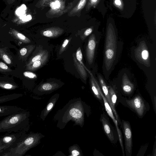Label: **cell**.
<instances>
[{
    "instance_id": "cell-3",
    "label": "cell",
    "mask_w": 156,
    "mask_h": 156,
    "mask_svg": "<svg viewBox=\"0 0 156 156\" xmlns=\"http://www.w3.org/2000/svg\"><path fill=\"white\" fill-rule=\"evenodd\" d=\"M79 0H74L68 3L66 6V0H43L44 8L50 7L49 10L46 13L49 18L58 17L68 12L77 3Z\"/></svg>"
},
{
    "instance_id": "cell-26",
    "label": "cell",
    "mask_w": 156,
    "mask_h": 156,
    "mask_svg": "<svg viewBox=\"0 0 156 156\" xmlns=\"http://www.w3.org/2000/svg\"><path fill=\"white\" fill-rule=\"evenodd\" d=\"M12 71V70L9 68L5 63L0 61V73L3 74H6L7 73Z\"/></svg>"
},
{
    "instance_id": "cell-7",
    "label": "cell",
    "mask_w": 156,
    "mask_h": 156,
    "mask_svg": "<svg viewBox=\"0 0 156 156\" xmlns=\"http://www.w3.org/2000/svg\"><path fill=\"white\" fill-rule=\"evenodd\" d=\"M101 89L99 90V93L103 100L105 110L108 115L112 119L116 127L120 144L122 150V154L123 156H124V150L123 143L122 135L121 131L119 127L118 122L113 115V112L111 107L109 105V104L108 103L103 93L102 92Z\"/></svg>"
},
{
    "instance_id": "cell-19",
    "label": "cell",
    "mask_w": 156,
    "mask_h": 156,
    "mask_svg": "<svg viewBox=\"0 0 156 156\" xmlns=\"http://www.w3.org/2000/svg\"><path fill=\"white\" fill-rule=\"evenodd\" d=\"M74 53L73 54L74 65L81 77L86 80L87 74L84 66L77 60Z\"/></svg>"
},
{
    "instance_id": "cell-29",
    "label": "cell",
    "mask_w": 156,
    "mask_h": 156,
    "mask_svg": "<svg viewBox=\"0 0 156 156\" xmlns=\"http://www.w3.org/2000/svg\"><path fill=\"white\" fill-rule=\"evenodd\" d=\"M71 39V37L70 38H69L68 39H66L64 41L60 48L59 51V55H61L65 50L69 41Z\"/></svg>"
},
{
    "instance_id": "cell-16",
    "label": "cell",
    "mask_w": 156,
    "mask_h": 156,
    "mask_svg": "<svg viewBox=\"0 0 156 156\" xmlns=\"http://www.w3.org/2000/svg\"><path fill=\"white\" fill-rule=\"evenodd\" d=\"M48 58V52L40 60L32 64L30 66L26 67V69L28 71H34L42 67L46 63Z\"/></svg>"
},
{
    "instance_id": "cell-25",
    "label": "cell",
    "mask_w": 156,
    "mask_h": 156,
    "mask_svg": "<svg viewBox=\"0 0 156 156\" xmlns=\"http://www.w3.org/2000/svg\"><path fill=\"white\" fill-rule=\"evenodd\" d=\"M57 86H58V85L56 83L50 82L44 83L41 87V89L43 90H49L55 88Z\"/></svg>"
},
{
    "instance_id": "cell-24",
    "label": "cell",
    "mask_w": 156,
    "mask_h": 156,
    "mask_svg": "<svg viewBox=\"0 0 156 156\" xmlns=\"http://www.w3.org/2000/svg\"><path fill=\"white\" fill-rule=\"evenodd\" d=\"M109 87L108 91L113 106L115 107V105L117 100L116 94L114 89L112 87L109 86Z\"/></svg>"
},
{
    "instance_id": "cell-30",
    "label": "cell",
    "mask_w": 156,
    "mask_h": 156,
    "mask_svg": "<svg viewBox=\"0 0 156 156\" xmlns=\"http://www.w3.org/2000/svg\"><path fill=\"white\" fill-rule=\"evenodd\" d=\"M93 29L92 27H90L87 29L84 32L83 35L80 37L81 39L83 41L90 35L92 32Z\"/></svg>"
},
{
    "instance_id": "cell-17",
    "label": "cell",
    "mask_w": 156,
    "mask_h": 156,
    "mask_svg": "<svg viewBox=\"0 0 156 156\" xmlns=\"http://www.w3.org/2000/svg\"><path fill=\"white\" fill-rule=\"evenodd\" d=\"M35 46L29 45L21 48L19 51L18 55L20 59L25 61L35 48Z\"/></svg>"
},
{
    "instance_id": "cell-23",
    "label": "cell",
    "mask_w": 156,
    "mask_h": 156,
    "mask_svg": "<svg viewBox=\"0 0 156 156\" xmlns=\"http://www.w3.org/2000/svg\"><path fill=\"white\" fill-rule=\"evenodd\" d=\"M48 52L47 50H44L40 51L38 53L30 58L26 64V67L30 66L34 62L41 59Z\"/></svg>"
},
{
    "instance_id": "cell-27",
    "label": "cell",
    "mask_w": 156,
    "mask_h": 156,
    "mask_svg": "<svg viewBox=\"0 0 156 156\" xmlns=\"http://www.w3.org/2000/svg\"><path fill=\"white\" fill-rule=\"evenodd\" d=\"M76 58L77 60L84 66L86 70L88 72L90 71L85 66L83 62V55L80 48L79 47L77 49L76 54Z\"/></svg>"
},
{
    "instance_id": "cell-11",
    "label": "cell",
    "mask_w": 156,
    "mask_h": 156,
    "mask_svg": "<svg viewBox=\"0 0 156 156\" xmlns=\"http://www.w3.org/2000/svg\"><path fill=\"white\" fill-rule=\"evenodd\" d=\"M19 87L12 78L0 75V88L5 90H12Z\"/></svg>"
},
{
    "instance_id": "cell-4",
    "label": "cell",
    "mask_w": 156,
    "mask_h": 156,
    "mask_svg": "<svg viewBox=\"0 0 156 156\" xmlns=\"http://www.w3.org/2000/svg\"><path fill=\"white\" fill-rule=\"evenodd\" d=\"M100 38H98L95 34H92L89 37L86 48V55L88 64L92 65L94 62L97 48Z\"/></svg>"
},
{
    "instance_id": "cell-13",
    "label": "cell",
    "mask_w": 156,
    "mask_h": 156,
    "mask_svg": "<svg viewBox=\"0 0 156 156\" xmlns=\"http://www.w3.org/2000/svg\"><path fill=\"white\" fill-rule=\"evenodd\" d=\"M23 110L21 107L15 105H0V116H6Z\"/></svg>"
},
{
    "instance_id": "cell-2",
    "label": "cell",
    "mask_w": 156,
    "mask_h": 156,
    "mask_svg": "<svg viewBox=\"0 0 156 156\" xmlns=\"http://www.w3.org/2000/svg\"><path fill=\"white\" fill-rule=\"evenodd\" d=\"M28 116V113L23 110L7 116L0 121V133L25 132Z\"/></svg>"
},
{
    "instance_id": "cell-33",
    "label": "cell",
    "mask_w": 156,
    "mask_h": 156,
    "mask_svg": "<svg viewBox=\"0 0 156 156\" xmlns=\"http://www.w3.org/2000/svg\"><path fill=\"white\" fill-rule=\"evenodd\" d=\"M98 1V0H90L86 7V10H88L92 6H94L97 3Z\"/></svg>"
},
{
    "instance_id": "cell-32",
    "label": "cell",
    "mask_w": 156,
    "mask_h": 156,
    "mask_svg": "<svg viewBox=\"0 0 156 156\" xmlns=\"http://www.w3.org/2000/svg\"><path fill=\"white\" fill-rule=\"evenodd\" d=\"M141 56L144 60L148 59L149 57V53L148 50L146 49L143 50L141 53Z\"/></svg>"
},
{
    "instance_id": "cell-28",
    "label": "cell",
    "mask_w": 156,
    "mask_h": 156,
    "mask_svg": "<svg viewBox=\"0 0 156 156\" xmlns=\"http://www.w3.org/2000/svg\"><path fill=\"white\" fill-rule=\"evenodd\" d=\"M70 115L72 117L76 119L81 118L82 114L81 111L78 109L73 108L71 109L69 112Z\"/></svg>"
},
{
    "instance_id": "cell-35",
    "label": "cell",
    "mask_w": 156,
    "mask_h": 156,
    "mask_svg": "<svg viewBox=\"0 0 156 156\" xmlns=\"http://www.w3.org/2000/svg\"><path fill=\"white\" fill-rule=\"evenodd\" d=\"M114 2L118 7H120L122 5V2L120 0H115Z\"/></svg>"
},
{
    "instance_id": "cell-14",
    "label": "cell",
    "mask_w": 156,
    "mask_h": 156,
    "mask_svg": "<svg viewBox=\"0 0 156 156\" xmlns=\"http://www.w3.org/2000/svg\"><path fill=\"white\" fill-rule=\"evenodd\" d=\"M87 0H79L76 4L68 12L69 17L77 16L80 17L81 11L85 6Z\"/></svg>"
},
{
    "instance_id": "cell-10",
    "label": "cell",
    "mask_w": 156,
    "mask_h": 156,
    "mask_svg": "<svg viewBox=\"0 0 156 156\" xmlns=\"http://www.w3.org/2000/svg\"><path fill=\"white\" fill-rule=\"evenodd\" d=\"M100 119L105 134L112 143H115L116 140L114 130L107 118L102 114Z\"/></svg>"
},
{
    "instance_id": "cell-21",
    "label": "cell",
    "mask_w": 156,
    "mask_h": 156,
    "mask_svg": "<svg viewBox=\"0 0 156 156\" xmlns=\"http://www.w3.org/2000/svg\"><path fill=\"white\" fill-rule=\"evenodd\" d=\"M0 59L7 64L11 65L13 64L12 58L7 52L6 47L0 48Z\"/></svg>"
},
{
    "instance_id": "cell-38",
    "label": "cell",
    "mask_w": 156,
    "mask_h": 156,
    "mask_svg": "<svg viewBox=\"0 0 156 156\" xmlns=\"http://www.w3.org/2000/svg\"></svg>"
},
{
    "instance_id": "cell-5",
    "label": "cell",
    "mask_w": 156,
    "mask_h": 156,
    "mask_svg": "<svg viewBox=\"0 0 156 156\" xmlns=\"http://www.w3.org/2000/svg\"><path fill=\"white\" fill-rule=\"evenodd\" d=\"M26 136L24 132L8 133L0 136V147L9 146L10 148L15 146Z\"/></svg>"
},
{
    "instance_id": "cell-1",
    "label": "cell",
    "mask_w": 156,
    "mask_h": 156,
    "mask_svg": "<svg viewBox=\"0 0 156 156\" xmlns=\"http://www.w3.org/2000/svg\"><path fill=\"white\" fill-rule=\"evenodd\" d=\"M114 29L108 27L107 31L104 50L103 72L105 78L108 80L117 63L121 47Z\"/></svg>"
},
{
    "instance_id": "cell-6",
    "label": "cell",
    "mask_w": 156,
    "mask_h": 156,
    "mask_svg": "<svg viewBox=\"0 0 156 156\" xmlns=\"http://www.w3.org/2000/svg\"><path fill=\"white\" fill-rule=\"evenodd\" d=\"M122 128L125 138V151L126 156H131L133 146L132 136L129 123L122 120Z\"/></svg>"
},
{
    "instance_id": "cell-37",
    "label": "cell",
    "mask_w": 156,
    "mask_h": 156,
    "mask_svg": "<svg viewBox=\"0 0 156 156\" xmlns=\"http://www.w3.org/2000/svg\"><path fill=\"white\" fill-rule=\"evenodd\" d=\"M53 104L52 103H49L47 106V109L48 110H50L53 107Z\"/></svg>"
},
{
    "instance_id": "cell-12",
    "label": "cell",
    "mask_w": 156,
    "mask_h": 156,
    "mask_svg": "<svg viewBox=\"0 0 156 156\" xmlns=\"http://www.w3.org/2000/svg\"><path fill=\"white\" fill-rule=\"evenodd\" d=\"M64 30L58 27H53L42 30L41 34L42 36L51 38L58 37L63 33Z\"/></svg>"
},
{
    "instance_id": "cell-31",
    "label": "cell",
    "mask_w": 156,
    "mask_h": 156,
    "mask_svg": "<svg viewBox=\"0 0 156 156\" xmlns=\"http://www.w3.org/2000/svg\"><path fill=\"white\" fill-rule=\"evenodd\" d=\"M23 74L25 77L30 79H34L37 77L35 74L30 71H25L23 73Z\"/></svg>"
},
{
    "instance_id": "cell-18",
    "label": "cell",
    "mask_w": 156,
    "mask_h": 156,
    "mask_svg": "<svg viewBox=\"0 0 156 156\" xmlns=\"http://www.w3.org/2000/svg\"><path fill=\"white\" fill-rule=\"evenodd\" d=\"M9 33L19 43L28 44L31 42L28 37L14 29H11Z\"/></svg>"
},
{
    "instance_id": "cell-20",
    "label": "cell",
    "mask_w": 156,
    "mask_h": 156,
    "mask_svg": "<svg viewBox=\"0 0 156 156\" xmlns=\"http://www.w3.org/2000/svg\"><path fill=\"white\" fill-rule=\"evenodd\" d=\"M122 88L126 94H129L133 91L134 86L127 77L124 76L122 79Z\"/></svg>"
},
{
    "instance_id": "cell-34",
    "label": "cell",
    "mask_w": 156,
    "mask_h": 156,
    "mask_svg": "<svg viewBox=\"0 0 156 156\" xmlns=\"http://www.w3.org/2000/svg\"><path fill=\"white\" fill-rule=\"evenodd\" d=\"M10 148L9 146L3 145L0 147V153L3 152L5 150Z\"/></svg>"
},
{
    "instance_id": "cell-9",
    "label": "cell",
    "mask_w": 156,
    "mask_h": 156,
    "mask_svg": "<svg viewBox=\"0 0 156 156\" xmlns=\"http://www.w3.org/2000/svg\"><path fill=\"white\" fill-rule=\"evenodd\" d=\"M97 76L100 84L102 89L103 93L105 94V96H104L111 107L118 122L121 124L120 119L115 110V107H114L113 106L112 103L109 93L108 89L105 80L100 73H98Z\"/></svg>"
},
{
    "instance_id": "cell-36",
    "label": "cell",
    "mask_w": 156,
    "mask_h": 156,
    "mask_svg": "<svg viewBox=\"0 0 156 156\" xmlns=\"http://www.w3.org/2000/svg\"><path fill=\"white\" fill-rule=\"evenodd\" d=\"M72 154L73 156H76L79 155V152L76 150H74L72 151Z\"/></svg>"
},
{
    "instance_id": "cell-15",
    "label": "cell",
    "mask_w": 156,
    "mask_h": 156,
    "mask_svg": "<svg viewBox=\"0 0 156 156\" xmlns=\"http://www.w3.org/2000/svg\"><path fill=\"white\" fill-rule=\"evenodd\" d=\"M88 73L90 75V82L91 89L97 98L99 100H101L102 98L99 91L101 88L98 82L90 71Z\"/></svg>"
},
{
    "instance_id": "cell-8",
    "label": "cell",
    "mask_w": 156,
    "mask_h": 156,
    "mask_svg": "<svg viewBox=\"0 0 156 156\" xmlns=\"http://www.w3.org/2000/svg\"><path fill=\"white\" fill-rule=\"evenodd\" d=\"M128 105L140 116H143L146 110L144 102L142 98L137 95L130 100H126Z\"/></svg>"
},
{
    "instance_id": "cell-22",
    "label": "cell",
    "mask_w": 156,
    "mask_h": 156,
    "mask_svg": "<svg viewBox=\"0 0 156 156\" xmlns=\"http://www.w3.org/2000/svg\"><path fill=\"white\" fill-rule=\"evenodd\" d=\"M22 96V94H21L13 93L0 96V104L16 99L20 98Z\"/></svg>"
}]
</instances>
